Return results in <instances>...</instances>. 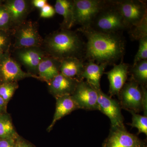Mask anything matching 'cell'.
Masks as SVG:
<instances>
[{
	"label": "cell",
	"instance_id": "1",
	"mask_svg": "<svg viewBox=\"0 0 147 147\" xmlns=\"http://www.w3.org/2000/svg\"><path fill=\"white\" fill-rule=\"evenodd\" d=\"M87 39L84 58L98 64L114 65L123 58L125 41L120 32L105 33L80 28Z\"/></svg>",
	"mask_w": 147,
	"mask_h": 147
},
{
	"label": "cell",
	"instance_id": "2",
	"mask_svg": "<svg viewBox=\"0 0 147 147\" xmlns=\"http://www.w3.org/2000/svg\"><path fill=\"white\" fill-rule=\"evenodd\" d=\"M46 45L51 57L59 60L71 57L84 60L85 42L72 31L63 29L54 33L47 38Z\"/></svg>",
	"mask_w": 147,
	"mask_h": 147
},
{
	"label": "cell",
	"instance_id": "3",
	"mask_svg": "<svg viewBox=\"0 0 147 147\" xmlns=\"http://www.w3.org/2000/svg\"><path fill=\"white\" fill-rule=\"evenodd\" d=\"M87 29L105 33H119L127 29L117 1H105L89 28Z\"/></svg>",
	"mask_w": 147,
	"mask_h": 147
},
{
	"label": "cell",
	"instance_id": "4",
	"mask_svg": "<svg viewBox=\"0 0 147 147\" xmlns=\"http://www.w3.org/2000/svg\"><path fill=\"white\" fill-rule=\"evenodd\" d=\"M105 2L102 0L73 1L74 25H80L82 28H88Z\"/></svg>",
	"mask_w": 147,
	"mask_h": 147
},
{
	"label": "cell",
	"instance_id": "5",
	"mask_svg": "<svg viewBox=\"0 0 147 147\" xmlns=\"http://www.w3.org/2000/svg\"><path fill=\"white\" fill-rule=\"evenodd\" d=\"M118 96L121 108L136 113L143 111L142 86L132 79L125 83Z\"/></svg>",
	"mask_w": 147,
	"mask_h": 147
},
{
	"label": "cell",
	"instance_id": "6",
	"mask_svg": "<svg viewBox=\"0 0 147 147\" xmlns=\"http://www.w3.org/2000/svg\"><path fill=\"white\" fill-rule=\"evenodd\" d=\"M127 29L139 25L147 16V5L140 0L117 1Z\"/></svg>",
	"mask_w": 147,
	"mask_h": 147
},
{
	"label": "cell",
	"instance_id": "7",
	"mask_svg": "<svg viewBox=\"0 0 147 147\" xmlns=\"http://www.w3.org/2000/svg\"><path fill=\"white\" fill-rule=\"evenodd\" d=\"M102 147H147L146 140L128 132L125 127H111Z\"/></svg>",
	"mask_w": 147,
	"mask_h": 147
},
{
	"label": "cell",
	"instance_id": "8",
	"mask_svg": "<svg viewBox=\"0 0 147 147\" xmlns=\"http://www.w3.org/2000/svg\"><path fill=\"white\" fill-rule=\"evenodd\" d=\"M71 96L79 109L98 110V91L86 81H79Z\"/></svg>",
	"mask_w": 147,
	"mask_h": 147
},
{
	"label": "cell",
	"instance_id": "9",
	"mask_svg": "<svg viewBox=\"0 0 147 147\" xmlns=\"http://www.w3.org/2000/svg\"><path fill=\"white\" fill-rule=\"evenodd\" d=\"M28 77L39 79L38 76L23 71L19 65L11 58L8 52L1 55L0 56L1 84L17 82L19 80Z\"/></svg>",
	"mask_w": 147,
	"mask_h": 147
},
{
	"label": "cell",
	"instance_id": "10",
	"mask_svg": "<svg viewBox=\"0 0 147 147\" xmlns=\"http://www.w3.org/2000/svg\"><path fill=\"white\" fill-rule=\"evenodd\" d=\"M98 93V110L104 114L110 119L111 127H125L121 108L119 102L111 96L105 94L100 89Z\"/></svg>",
	"mask_w": 147,
	"mask_h": 147
},
{
	"label": "cell",
	"instance_id": "11",
	"mask_svg": "<svg viewBox=\"0 0 147 147\" xmlns=\"http://www.w3.org/2000/svg\"><path fill=\"white\" fill-rule=\"evenodd\" d=\"M15 47L17 48H28L39 46L42 40L36 26L31 21L21 24L16 33Z\"/></svg>",
	"mask_w": 147,
	"mask_h": 147
},
{
	"label": "cell",
	"instance_id": "12",
	"mask_svg": "<svg viewBox=\"0 0 147 147\" xmlns=\"http://www.w3.org/2000/svg\"><path fill=\"white\" fill-rule=\"evenodd\" d=\"M129 65L123 62L115 65L107 74L110 86L109 94L110 96L118 95L123 87L126 83L129 72Z\"/></svg>",
	"mask_w": 147,
	"mask_h": 147
},
{
	"label": "cell",
	"instance_id": "13",
	"mask_svg": "<svg viewBox=\"0 0 147 147\" xmlns=\"http://www.w3.org/2000/svg\"><path fill=\"white\" fill-rule=\"evenodd\" d=\"M79 82L78 79L67 77L60 73L48 83L49 90L55 98L71 95Z\"/></svg>",
	"mask_w": 147,
	"mask_h": 147
},
{
	"label": "cell",
	"instance_id": "14",
	"mask_svg": "<svg viewBox=\"0 0 147 147\" xmlns=\"http://www.w3.org/2000/svg\"><path fill=\"white\" fill-rule=\"evenodd\" d=\"M107 66L105 64H98L94 62L88 61L84 66V71L80 76V81L86 79V82L96 90H99L101 89L100 79Z\"/></svg>",
	"mask_w": 147,
	"mask_h": 147
},
{
	"label": "cell",
	"instance_id": "15",
	"mask_svg": "<svg viewBox=\"0 0 147 147\" xmlns=\"http://www.w3.org/2000/svg\"><path fill=\"white\" fill-rule=\"evenodd\" d=\"M55 112L53 121L47 130L50 131L55 124L61 119L70 114L74 110L79 109L78 105L73 100L71 95H65L56 98Z\"/></svg>",
	"mask_w": 147,
	"mask_h": 147
},
{
	"label": "cell",
	"instance_id": "16",
	"mask_svg": "<svg viewBox=\"0 0 147 147\" xmlns=\"http://www.w3.org/2000/svg\"><path fill=\"white\" fill-rule=\"evenodd\" d=\"M60 61L53 57L43 58L38 67V78L47 84L60 72Z\"/></svg>",
	"mask_w": 147,
	"mask_h": 147
},
{
	"label": "cell",
	"instance_id": "17",
	"mask_svg": "<svg viewBox=\"0 0 147 147\" xmlns=\"http://www.w3.org/2000/svg\"><path fill=\"white\" fill-rule=\"evenodd\" d=\"M84 60L77 58H67L60 61V72L69 78L78 79L79 81L84 70Z\"/></svg>",
	"mask_w": 147,
	"mask_h": 147
},
{
	"label": "cell",
	"instance_id": "18",
	"mask_svg": "<svg viewBox=\"0 0 147 147\" xmlns=\"http://www.w3.org/2000/svg\"><path fill=\"white\" fill-rule=\"evenodd\" d=\"M7 11L11 22L20 23L26 16L28 11V4L24 0H12L6 2L3 5Z\"/></svg>",
	"mask_w": 147,
	"mask_h": 147
},
{
	"label": "cell",
	"instance_id": "19",
	"mask_svg": "<svg viewBox=\"0 0 147 147\" xmlns=\"http://www.w3.org/2000/svg\"><path fill=\"white\" fill-rule=\"evenodd\" d=\"M54 8L55 12L63 17L64 29L69 30L74 26L73 1L57 0Z\"/></svg>",
	"mask_w": 147,
	"mask_h": 147
},
{
	"label": "cell",
	"instance_id": "20",
	"mask_svg": "<svg viewBox=\"0 0 147 147\" xmlns=\"http://www.w3.org/2000/svg\"><path fill=\"white\" fill-rule=\"evenodd\" d=\"M20 61L30 69L37 70L38 66L43 58V53L40 50L33 48H26L18 54Z\"/></svg>",
	"mask_w": 147,
	"mask_h": 147
},
{
	"label": "cell",
	"instance_id": "21",
	"mask_svg": "<svg viewBox=\"0 0 147 147\" xmlns=\"http://www.w3.org/2000/svg\"><path fill=\"white\" fill-rule=\"evenodd\" d=\"M19 137L13 126L10 116L7 114H0V140L3 139L16 140Z\"/></svg>",
	"mask_w": 147,
	"mask_h": 147
},
{
	"label": "cell",
	"instance_id": "22",
	"mask_svg": "<svg viewBox=\"0 0 147 147\" xmlns=\"http://www.w3.org/2000/svg\"><path fill=\"white\" fill-rule=\"evenodd\" d=\"M131 79L141 86H146L147 83V60L140 61L132 65L130 69Z\"/></svg>",
	"mask_w": 147,
	"mask_h": 147
},
{
	"label": "cell",
	"instance_id": "23",
	"mask_svg": "<svg viewBox=\"0 0 147 147\" xmlns=\"http://www.w3.org/2000/svg\"><path fill=\"white\" fill-rule=\"evenodd\" d=\"M132 115V122L129 124L132 127H136L138 130V134L144 133L147 136V117L141 115L130 111Z\"/></svg>",
	"mask_w": 147,
	"mask_h": 147
},
{
	"label": "cell",
	"instance_id": "24",
	"mask_svg": "<svg viewBox=\"0 0 147 147\" xmlns=\"http://www.w3.org/2000/svg\"><path fill=\"white\" fill-rule=\"evenodd\" d=\"M130 37L133 40L139 39L147 36V16L137 26L129 29Z\"/></svg>",
	"mask_w": 147,
	"mask_h": 147
},
{
	"label": "cell",
	"instance_id": "25",
	"mask_svg": "<svg viewBox=\"0 0 147 147\" xmlns=\"http://www.w3.org/2000/svg\"><path fill=\"white\" fill-rule=\"evenodd\" d=\"M18 86L17 82L0 84V96L7 104L13 96Z\"/></svg>",
	"mask_w": 147,
	"mask_h": 147
},
{
	"label": "cell",
	"instance_id": "26",
	"mask_svg": "<svg viewBox=\"0 0 147 147\" xmlns=\"http://www.w3.org/2000/svg\"><path fill=\"white\" fill-rule=\"evenodd\" d=\"M139 40V50L134 57L133 65L140 61L147 60V36Z\"/></svg>",
	"mask_w": 147,
	"mask_h": 147
},
{
	"label": "cell",
	"instance_id": "27",
	"mask_svg": "<svg viewBox=\"0 0 147 147\" xmlns=\"http://www.w3.org/2000/svg\"><path fill=\"white\" fill-rule=\"evenodd\" d=\"M11 20L9 13L3 5H0V30L6 32Z\"/></svg>",
	"mask_w": 147,
	"mask_h": 147
},
{
	"label": "cell",
	"instance_id": "28",
	"mask_svg": "<svg viewBox=\"0 0 147 147\" xmlns=\"http://www.w3.org/2000/svg\"><path fill=\"white\" fill-rule=\"evenodd\" d=\"M9 38L6 32L0 30V53L2 54L8 52L9 47Z\"/></svg>",
	"mask_w": 147,
	"mask_h": 147
},
{
	"label": "cell",
	"instance_id": "29",
	"mask_svg": "<svg viewBox=\"0 0 147 147\" xmlns=\"http://www.w3.org/2000/svg\"><path fill=\"white\" fill-rule=\"evenodd\" d=\"M55 13V8L52 6L47 4L41 9L40 16L43 18H50L54 16Z\"/></svg>",
	"mask_w": 147,
	"mask_h": 147
},
{
	"label": "cell",
	"instance_id": "30",
	"mask_svg": "<svg viewBox=\"0 0 147 147\" xmlns=\"http://www.w3.org/2000/svg\"><path fill=\"white\" fill-rule=\"evenodd\" d=\"M142 86L143 90V98H142V107L144 112V115L147 117V90L146 86Z\"/></svg>",
	"mask_w": 147,
	"mask_h": 147
},
{
	"label": "cell",
	"instance_id": "31",
	"mask_svg": "<svg viewBox=\"0 0 147 147\" xmlns=\"http://www.w3.org/2000/svg\"><path fill=\"white\" fill-rule=\"evenodd\" d=\"M16 140L13 139H1L0 147H16Z\"/></svg>",
	"mask_w": 147,
	"mask_h": 147
},
{
	"label": "cell",
	"instance_id": "32",
	"mask_svg": "<svg viewBox=\"0 0 147 147\" xmlns=\"http://www.w3.org/2000/svg\"><path fill=\"white\" fill-rule=\"evenodd\" d=\"M33 5L37 8L42 9L47 4L46 0H34L32 2Z\"/></svg>",
	"mask_w": 147,
	"mask_h": 147
},
{
	"label": "cell",
	"instance_id": "33",
	"mask_svg": "<svg viewBox=\"0 0 147 147\" xmlns=\"http://www.w3.org/2000/svg\"><path fill=\"white\" fill-rule=\"evenodd\" d=\"M16 147H34L30 144L21 139L20 137L16 141Z\"/></svg>",
	"mask_w": 147,
	"mask_h": 147
},
{
	"label": "cell",
	"instance_id": "34",
	"mask_svg": "<svg viewBox=\"0 0 147 147\" xmlns=\"http://www.w3.org/2000/svg\"><path fill=\"white\" fill-rule=\"evenodd\" d=\"M7 103L0 96V114L3 112H4L5 110Z\"/></svg>",
	"mask_w": 147,
	"mask_h": 147
},
{
	"label": "cell",
	"instance_id": "35",
	"mask_svg": "<svg viewBox=\"0 0 147 147\" xmlns=\"http://www.w3.org/2000/svg\"><path fill=\"white\" fill-rule=\"evenodd\" d=\"M3 1H1V0H0V5H2V3L3 2Z\"/></svg>",
	"mask_w": 147,
	"mask_h": 147
},
{
	"label": "cell",
	"instance_id": "36",
	"mask_svg": "<svg viewBox=\"0 0 147 147\" xmlns=\"http://www.w3.org/2000/svg\"><path fill=\"white\" fill-rule=\"evenodd\" d=\"M1 53H0V56H1Z\"/></svg>",
	"mask_w": 147,
	"mask_h": 147
}]
</instances>
